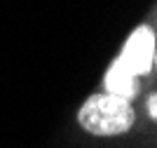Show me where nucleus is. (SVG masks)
Masks as SVG:
<instances>
[{
  "label": "nucleus",
  "mask_w": 157,
  "mask_h": 148,
  "mask_svg": "<svg viewBox=\"0 0 157 148\" xmlns=\"http://www.w3.org/2000/svg\"><path fill=\"white\" fill-rule=\"evenodd\" d=\"M80 125L96 136L124 134L134 125V110L124 99L113 94H98L80 108Z\"/></svg>",
  "instance_id": "1"
},
{
  "label": "nucleus",
  "mask_w": 157,
  "mask_h": 148,
  "mask_svg": "<svg viewBox=\"0 0 157 148\" xmlns=\"http://www.w3.org/2000/svg\"><path fill=\"white\" fill-rule=\"evenodd\" d=\"M117 61L134 75H145L150 71L155 64V35L150 28H138L131 33Z\"/></svg>",
  "instance_id": "2"
},
{
  "label": "nucleus",
  "mask_w": 157,
  "mask_h": 148,
  "mask_svg": "<svg viewBox=\"0 0 157 148\" xmlns=\"http://www.w3.org/2000/svg\"><path fill=\"white\" fill-rule=\"evenodd\" d=\"M105 87H108V94L129 101L136 94V75L129 73L120 61H115L110 66V71L105 73Z\"/></svg>",
  "instance_id": "3"
}]
</instances>
